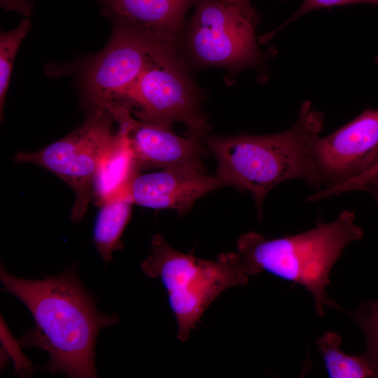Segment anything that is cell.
Returning a JSON list of instances; mask_svg holds the SVG:
<instances>
[{
    "label": "cell",
    "mask_w": 378,
    "mask_h": 378,
    "mask_svg": "<svg viewBox=\"0 0 378 378\" xmlns=\"http://www.w3.org/2000/svg\"><path fill=\"white\" fill-rule=\"evenodd\" d=\"M322 113L305 101L295 124L271 135H204L202 141L218 161L216 176L225 186L248 191L260 216L262 203L276 185L293 178L319 188L314 147L323 127Z\"/></svg>",
    "instance_id": "7a4b0ae2"
},
{
    "label": "cell",
    "mask_w": 378,
    "mask_h": 378,
    "mask_svg": "<svg viewBox=\"0 0 378 378\" xmlns=\"http://www.w3.org/2000/svg\"><path fill=\"white\" fill-rule=\"evenodd\" d=\"M31 28L28 19L22 20L14 30L0 35V112L2 118L6 94L14 60L20 46Z\"/></svg>",
    "instance_id": "2e32d148"
},
{
    "label": "cell",
    "mask_w": 378,
    "mask_h": 378,
    "mask_svg": "<svg viewBox=\"0 0 378 378\" xmlns=\"http://www.w3.org/2000/svg\"><path fill=\"white\" fill-rule=\"evenodd\" d=\"M115 120L106 108L96 106L83 125L66 136L34 152H19L15 161L31 162L55 174L74 191L71 218L79 222L92 197L94 178L111 139Z\"/></svg>",
    "instance_id": "8992f818"
},
{
    "label": "cell",
    "mask_w": 378,
    "mask_h": 378,
    "mask_svg": "<svg viewBox=\"0 0 378 378\" xmlns=\"http://www.w3.org/2000/svg\"><path fill=\"white\" fill-rule=\"evenodd\" d=\"M118 122L124 123L139 171L176 167H191L204 171L202 158L206 149L202 138L188 134L181 136L172 127L146 123L132 116L125 105L110 102L104 106Z\"/></svg>",
    "instance_id": "30bf717a"
},
{
    "label": "cell",
    "mask_w": 378,
    "mask_h": 378,
    "mask_svg": "<svg viewBox=\"0 0 378 378\" xmlns=\"http://www.w3.org/2000/svg\"><path fill=\"white\" fill-rule=\"evenodd\" d=\"M3 290L29 309L35 326L19 340L21 347H36L48 354L45 368L70 377H96L95 343L99 331L115 325L116 314H103L81 285L76 270L43 279H26L1 266Z\"/></svg>",
    "instance_id": "6da1fadb"
},
{
    "label": "cell",
    "mask_w": 378,
    "mask_h": 378,
    "mask_svg": "<svg viewBox=\"0 0 378 378\" xmlns=\"http://www.w3.org/2000/svg\"><path fill=\"white\" fill-rule=\"evenodd\" d=\"M341 336L328 332L316 342L323 356L329 377L366 378L376 377L370 363L363 354L349 355L340 347Z\"/></svg>",
    "instance_id": "9a60e30c"
},
{
    "label": "cell",
    "mask_w": 378,
    "mask_h": 378,
    "mask_svg": "<svg viewBox=\"0 0 378 378\" xmlns=\"http://www.w3.org/2000/svg\"><path fill=\"white\" fill-rule=\"evenodd\" d=\"M354 221V214L345 210L334 221L299 234L267 239L250 232L239 239L237 253L251 275L266 270L306 287L322 317L326 306L339 307L326 293L333 265L350 242L363 237Z\"/></svg>",
    "instance_id": "3957f363"
},
{
    "label": "cell",
    "mask_w": 378,
    "mask_h": 378,
    "mask_svg": "<svg viewBox=\"0 0 378 378\" xmlns=\"http://www.w3.org/2000/svg\"><path fill=\"white\" fill-rule=\"evenodd\" d=\"M355 318L366 341V351L363 355L378 377V300L365 304Z\"/></svg>",
    "instance_id": "e0dca14e"
},
{
    "label": "cell",
    "mask_w": 378,
    "mask_h": 378,
    "mask_svg": "<svg viewBox=\"0 0 378 378\" xmlns=\"http://www.w3.org/2000/svg\"><path fill=\"white\" fill-rule=\"evenodd\" d=\"M1 340L8 357L12 358L17 372L26 374L32 370L31 363L22 354L18 340H15L1 320Z\"/></svg>",
    "instance_id": "ac0fdd59"
},
{
    "label": "cell",
    "mask_w": 378,
    "mask_h": 378,
    "mask_svg": "<svg viewBox=\"0 0 378 378\" xmlns=\"http://www.w3.org/2000/svg\"><path fill=\"white\" fill-rule=\"evenodd\" d=\"M113 101L130 110L134 107V115L146 123L172 127L181 122L187 126L189 134L200 138L208 129L196 88L183 59L170 52L154 60Z\"/></svg>",
    "instance_id": "5b68a950"
},
{
    "label": "cell",
    "mask_w": 378,
    "mask_h": 378,
    "mask_svg": "<svg viewBox=\"0 0 378 378\" xmlns=\"http://www.w3.org/2000/svg\"><path fill=\"white\" fill-rule=\"evenodd\" d=\"M167 52H170L142 29L116 20L109 43L86 71L84 83L90 99L98 107L114 100Z\"/></svg>",
    "instance_id": "ba28073f"
},
{
    "label": "cell",
    "mask_w": 378,
    "mask_h": 378,
    "mask_svg": "<svg viewBox=\"0 0 378 378\" xmlns=\"http://www.w3.org/2000/svg\"><path fill=\"white\" fill-rule=\"evenodd\" d=\"M152 253L141 263L146 275L158 278L168 292L178 325V339L186 342L211 302L225 290L244 286L249 272L238 253L220 254L216 261L174 249L160 235L151 239Z\"/></svg>",
    "instance_id": "277c9868"
},
{
    "label": "cell",
    "mask_w": 378,
    "mask_h": 378,
    "mask_svg": "<svg viewBox=\"0 0 378 378\" xmlns=\"http://www.w3.org/2000/svg\"><path fill=\"white\" fill-rule=\"evenodd\" d=\"M358 3L378 4V0H304L301 6L290 19L286 22V24L306 13L316 8Z\"/></svg>",
    "instance_id": "d6986e66"
},
{
    "label": "cell",
    "mask_w": 378,
    "mask_h": 378,
    "mask_svg": "<svg viewBox=\"0 0 378 378\" xmlns=\"http://www.w3.org/2000/svg\"><path fill=\"white\" fill-rule=\"evenodd\" d=\"M255 24V20L234 6L219 0H200L188 28V52L203 66L251 64L260 55Z\"/></svg>",
    "instance_id": "52a82bcc"
},
{
    "label": "cell",
    "mask_w": 378,
    "mask_h": 378,
    "mask_svg": "<svg viewBox=\"0 0 378 378\" xmlns=\"http://www.w3.org/2000/svg\"><path fill=\"white\" fill-rule=\"evenodd\" d=\"M378 178V162L368 172L360 176L340 185L337 190L340 193L353 190H372L371 187L377 186Z\"/></svg>",
    "instance_id": "ffe728a7"
},
{
    "label": "cell",
    "mask_w": 378,
    "mask_h": 378,
    "mask_svg": "<svg viewBox=\"0 0 378 378\" xmlns=\"http://www.w3.org/2000/svg\"><path fill=\"white\" fill-rule=\"evenodd\" d=\"M103 13L135 25L179 56L185 16L200 0H97Z\"/></svg>",
    "instance_id": "7c38bea8"
},
{
    "label": "cell",
    "mask_w": 378,
    "mask_h": 378,
    "mask_svg": "<svg viewBox=\"0 0 378 378\" xmlns=\"http://www.w3.org/2000/svg\"><path fill=\"white\" fill-rule=\"evenodd\" d=\"M118 124L119 129L111 136L93 181L92 198L99 206L125 188L140 172L127 126Z\"/></svg>",
    "instance_id": "4fadbf2b"
},
{
    "label": "cell",
    "mask_w": 378,
    "mask_h": 378,
    "mask_svg": "<svg viewBox=\"0 0 378 378\" xmlns=\"http://www.w3.org/2000/svg\"><path fill=\"white\" fill-rule=\"evenodd\" d=\"M223 186L216 175H205L195 167H176L139 174L113 197H124L132 204L152 209H172L183 214L197 200Z\"/></svg>",
    "instance_id": "8fae6325"
},
{
    "label": "cell",
    "mask_w": 378,
    "mask_h": 378,
    "mask_svg": "<svg viewBox=\"0 0 378 378\" xmlns=\"http://www.w3.org/2000/svg\"><path fill=\"white\" fill-rule=\"evenodd\" d=\"M132 206L122 197H113L105 201L97 214L93 232V241L106 262L112 259V253L122 248L121 236L130 218Z\"/></svg>",
    "instance_id": "5bb4252c"
},
{
    "label": "cell",
    "mask_w": 378,
    "mask_h": 378,
    "mask_svg": "<svg viewBox=\"0 0 378 378\" xmlns=\"http://www.w3.org/2000/svg\"><path fill=\"white\" fill-rule=\"evenodd\" d=\"M378 162V110L367 109L314 147L319 188L330 189L358 178Z\"/></svg>",
    "instance_id": "9c48e42d"
},
{
    "label": "cell",
    "mask_w": 378,
    "mask_h": 378,
    "mask_svg": "<svg viewBox=\"0 0 378 378\" xmlns=\"http://www.w3.org/2000/svg\"><path fill=\"white\" fill-rule=\"evenodd\" d=\"M223 3L234 6L253 20H257L254 9L249 3V0H219Z\"/></svg>",
    "instance_id": "44dd1931"
}]
</instances>
